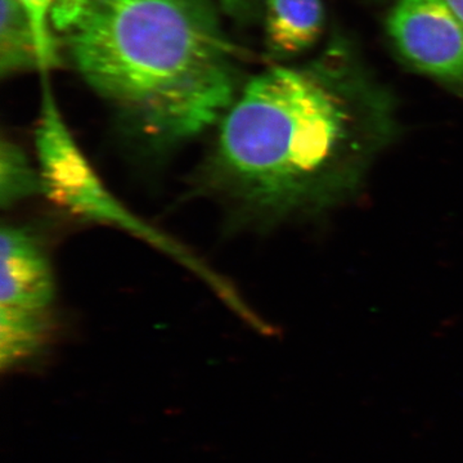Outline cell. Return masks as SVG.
Here are the masks:
<instances>
[{
    "instance_id": "obj_10",
    "label": "cell",
    "mask_w": 463,
    "mask_h": 463,
    "mask_svg": "<svg viewBox=\"0 0 463 463\" xmlns=\"http://www.w3.org/2000/svg\"><path fill=\"white\" fill-rule=\"evenodd\" d=\"M225 12L233 16H242L251 8L254 0H216Z\"/></svg>"
},
{
    "instance_id": "obj_1",
    "label": "cell",
    "mask_w": 463,
    "mask_h": 463,
    "mask_svg": "<svg viewBox=\"0 0 463 463\" xmlns=\"http://www.w3.org/2000/svg\"><path fill=\"white\" fill-rule=\"evenodd\" d=\"M52 27L76 71L155 148L222 121L236 52L210 0H56Z\"/></svg>"
},
{
    "instance_id": "obj_8",
    "label": "cell",
    "mask_w": 463,
    "mask_h": 463,
    "mask_svg": "<svg viewBox=\"0 0 463 463\" xmlns=\"http://www.w3.org/2000/svg\"><path fill=\"white\" fill-rule=\"evenodd\" d=\"M43 194L39 167L30 164L25 152L16 143L3 141L0 146V203L3 209Z\"/></svg>"
},
{
    "instance_id": "obj_9",
    "label": "cell",
    "mask_w": 463,
    "mask_h": 463,
    "mask_svg": "<svg viewBox=\"0 0 463 463\" xmlns=\"http://www.w3.org/2000/svg\"><path fill=\"white\" fill-rule=\"evenodd\" d=\"M25 9L32 21L38 43L39 58H41V72L47 74L50 70L60 65L58 57L57 39L52 27V11L56 0H17Z\"/></svg>"
},
{
    "instance_id": "obj_2",
    "label": "cell",
    "mask_w": 463,
    "mask_h": 463,
    "mask_svg": "<svg viewBox=\"0 0 463 463\" xmlns=\"http://www.w3.org/2000/svg\"><path fill=\"white\" fill-rule=\"evenodd\" d=\"M383 116L313 76H255L221 121L203 178L245 221L321 214L361 190L386 139Z\"/></svg>"
},
{
    "instance_id": "obj_3",
    "label": "cell",
    "mask_w": 463,
    "mask_h": 463,
    "mask_svg": "<svg viewBox=\"0 0 463 463\" xmlns=\"http://www.w3.org/2000/svg\"><path fill=\"white\" fill-rule=\"evenodd\" d=\"M35 146L43 194L54 205L85 221L112 225L139 237L199 276L250 326L255 327L260 323V318L246 306L236 289L223 277L215 273L172 237L134 215L100 182L70 133L47 81L43 87Z\"/></svg>"
},
{
    "instance_id": "obj_7",
    "label": "cell",
    "mask_w": 463,
    "mask_h": 463,
    "mask_svg": "<svg viewBox=\"0 0 463 463\" xmlns=\"http://www.w3.org/2000/svg\"><path fill=\"white\" fill-rule=\"evenodd\" d=\"M41 71L38 43L29 16L17 0H0V74Z\"/></svg>"
},
{
    "instance_id": "obj_4",
    "label": "cell",
    "mask_w": 463,
    "mask_h": 463,
    "mask_svg": "<svg viewBox=\"0 0 463 463\" xmlns=\"http://www.w3.org/2000/svg\"><path fill=\"white\" fill-rule=\"evenodd\" d=\"M56 300L53 270L41 241L20 225L0 234V364L3 371L42 352Z\"/></svg>"
},
{
    "instance_id": "obj_6",
    "label": "cell",
    "mask_w": 463,
    "mask_h": 463,
    "mask_svg": "<svg viewBox=\"0 0 463 463\" xmlns=\"http://www.w3.org/2000/svg\"><path fill=\"white\" fill-rule=\"evenodd\" d=\"M325 24L321 0H267V36L276 53L294 54L315 44Z\"/></svg>"
},
{
    "instance_id": "obj_5",
    "label": "cell",
    "mask_w": 463,
    "mask_h": 463,
    "mask_svg": "<svg viewBox=\"0 0 463 463\" xmlns=\"http://www.w3.org/2000/svg\"><path fill=\"white\" fill-rule=\"evenodd\" d=\"M388 30L411 65L463 87V21L447 0H398Z\"/></svg>"
},
{
    "instance_id": "obj_11",
    "label": "cell",
    "mask_w": 463,
    "mask_h": 463,
    "mask_svg": "<svg viewBox=\"0 0 463 463\" xmlns=\"http://www.w3.org/2000/svg\"><path fill=\"white\" fill-rule=\"evenodd\" d=\"M449 3L450 7L453 8V11L461 17L463 21V0H447Z\"/></svg>"
}]
</instances>
